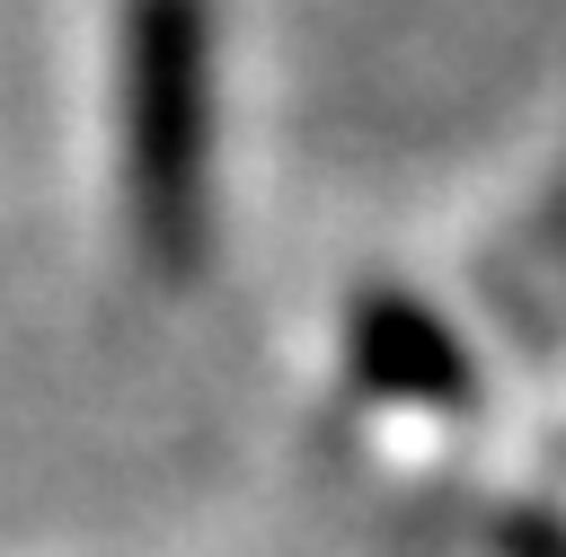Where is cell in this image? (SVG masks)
<instances>
[{
	"label": "cell",
	"mask_w": 566,
	"mask_h": 557,
	"mask_svg": "<svg viewBox=\"0 0 566 557\" xmlns=\"http://www.w3.org/2000/svg\"><path fill=\"white\" fill-rule=\"evenodd\" d=\"M133 195H142V239L159 265L195 256L203 221V9L195 0H142L133 9Z\"/></svg>",
	"instance_id": "obj_1"
}]
</instances>
